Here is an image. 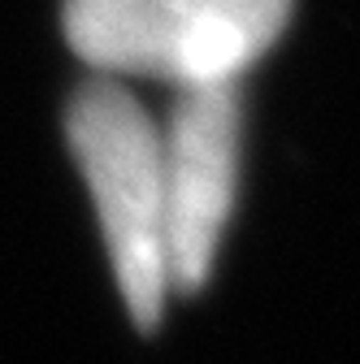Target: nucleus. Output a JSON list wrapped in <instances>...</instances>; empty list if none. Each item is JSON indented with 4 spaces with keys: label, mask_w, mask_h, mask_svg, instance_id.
I'll return each instance as SVG.
<instances>
[{
    "label": "nucleus",
    "mask_w": 360,
    "mask_h": 364,
    "mask_svg": "<svg viewBox=\"0 0 360 364\" xmlns=\"http://www.w3.org/2000/svg\"><path fill=\"white\" fill-rule=\"evenodd\" d=\"M65 139L96 200L109 264L139 330L161 326L169 299L161 130L122 78H92L65 109Z\"/></svg>",
    "instance_id": "1"
},
{
    "label": "nucleus",
    "mask_w": 360,
    "mask_h": 364,
    "mask_svg": "<svg viewBox=\"0 0 360 364\" xmlns=\"http://www.w3.org/2000/svg\"><path fill=\"white\" fill-rule=\"evenodd\" d=\"M295 0H65L70 48L105 78L239 82L291 22Z\"/></svg>",
    "instance_id": "2"
},
{
    "label": "nucleus",
    "mask_w": 360,
    "mask_h": 364,
    "mask_svg": "<svg viewBox=\"0 0 360 364\" xmlns=\"http://www.w3.org/2000/svg\"><path fill=\"white\" fill-rule=\"evenodd\" d=\"M243 105L235 82L183 87L161 130L169 291H200L213 273L239 187Z\"/></svg>",
    "instance_id": "3"
}]
</instances>
